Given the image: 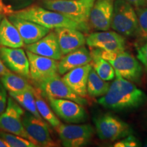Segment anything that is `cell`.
<instances>
[{"instance_id":"obj_1","label":"cell","mask_w":147,"mask_h":147,"mask_svg":"<svg viewBox=\"0 0 147 147\" xmlns=\"http://www.w3.org/2000/svg\"><path fill=\"white\" fill-rule=\"evenodd\" d=\"M110 84L107 93L97 100L106 109L113 111H129L140 108L147 102V95L134 82L121 77Z\"/></svg>"},{"instance_id":"obj_2","label":"cell","mask_w":147,"mask_h":147,"mask_svg":"<svg viewBox=\"0 0 147 147\" xmlns=\"http://www.w3.org/2000/svg\"><path fill=\"white\" fill-rule=\"evenodd\" d=\"M11 14L17 17L33 21L50 29L67 27L84 33H87L89 30L88 24L80 23L63 14L48 10L39 5H31Z\"/></svg>"},{"instance_id":"obj_3","label":"cell","mask_w":147,"mask_h":147,"mask_svg":"<svg viewBox=\"0 0 147 147\" xmlns=\"http://www.w3.org/2000/svg\"><path fill=\"white\" fill-rule=\"evenodd\" d=\"M97 49L101 57L113 66L116 76L123 78L134 83L140 81L143 73L142 66L133 55L125 51L110 53Z\"/></svg>"},{"instance_id":"obj_4","label":"cell","mask_w":147,"mask_h":147,"mask_svg":"<svg viewBox=\"0 0 147 147\" xmlns=\"http://www.w3.org/2000/svg\"><path fill=\"white\" fill-rule=\"evenodd\" d=\"M95 0H42L48 10L55 11L80 23H89L90 12Z\"/></svg>"},{"instance_id":"obj_5","label":"cell","mask_w":147,"mask_h":147,"mask_svg":"<svg viewBox=\"0 0 147 147\" xmlns=\"http://www.w3.org/2000/svg\"><path fill=\"white\" fill-rule=\"evenodd\" d=\"M111 28L125 37L137 36L138 22L136 11L125 0H115Z\"/></svg>"},{"instance_id":"obj_6","label":"cell","mask_w":147,"mask_h":147,"mask_svg":"<svg viewBox=\"0 0 147 147\" xmlns=\"http://www.w3.org/2000/svg\"><path fill=\"white\" fill-rule=\"evenodd\" d=\"M95 131L102 140L117 141L133 134L129 125L111 113H105L94 118Z\"/></svg>"},{"instance_id":"obj_7","label":"cell","mask_w":147,"mask_h":147,"mask_svg":"<svg viewBox=\"0 0 147 147\" xmlns=\"http://www.w3.org/2000/svg\"><path fill=\"white\" fill-rule=\"evenodd\" d=\"M56 130L62 145L65 147L87 146L95 131L90 124H61Z\"/></svg>"},{"instance_id":"obj_8","label":"cell","mask_w":147,"mask_h":147,"mask_svg":"<svg viewBox=\"0 0 147 147\" xmlns=\"http://www.w3.org/2000/svg\"><path fill=\"white\" fill-rule=\"evenodd\" d=\"M37 84L41 94L47 99H66L74 101L82 106L88 104L87 99L75 93L65 83L58 74L37 83Z\"/></svg>"},{"instance_id":"obj_9","label":"cell","mask_w":147,"mask_h":147,"mask_svg":"<svg viewBox=\"0 0 147 147\" xmlns=\"http://www.w3.org/2000/svg\"><path fill=\"white\" fill-rule=\"evenodd\" d=\"M24 113L23 108L14 98L11 96L8 97L6 108L0 115V129L32 140L23 124Z\"/></svg>"},{"instance_id":"obj_10","label":"cell","mask_w":147,"mask_h":147,"mask_svg":"<svg viewBox=\"0 0 147 147\" xmlns=\"http://www.w3.org/2000/svg\"><path fill=\"white\" fill-rule=\"evenodd\" d=\"M48 100L55 115L65 122L78 124L87 120L88 116L83 106L74 101L57 98Z\"/></svg>"},{"instance_id":"obj_11","label":"cell","mask_w":147,"mask_h":147,"mask_svg":"<svg viewBox=\"0 0 147 147\" xmlns=\"http://www.w3.org/2000/svg\"><path fill=\"white\" fill-rule=\"evenodd\" d=\"M89 47L106 52L117 53L125 51V39L115 31H98L90 34L86 38Z\"/></svg>"},{"instance_id":"obj_12","label":"cell","mask_w":147,"mask_h":147,"mask_svg":"<svg viewBox=\"0 0 147 147\" xmlns=\"http://www.w3.org/2000/svg\"><path fill=\"white\" fill-rule=\"evenodd\" d=\"M23 124L32 140L38 146H56L51 136L48 124L43 119H38L29 111H26L23 116Z\"/></svg>"},{"instance_id":"obj_13","label":"cell","mask_w":147,"mask_h":147,"mask_svg":"<svg viewBox=\"0 0 147 147\" xmlns=\"http://www.w3.org/2000/svg\"><path fill=\"white\" fill-rule=\"evenodd\" d=\"M29 63L30 78L36 83L58 74V61L27 51Z\"/></svg>"},{"instance_id":"obj_14","label":"cell","mask_w":147,"mask_h":147,"mask_svg":"<svg viewBox=\"0 0 147 147\" xmlns=\"http://www.w3.org/2000/svg\"><path fill=\"white\" fill-rule=\"evenodd\" d=\"M0 56L9 69L24 78H30L29 59L23 49L1 47Z\"/></svg>"},{"instance_id":"obj_15","label":"cell","mask_w":147,"mask_h":147,"mask_svg":"<svg viewBox=\"0 0 147 147\" xmlns=\"http://www.w3.org/2000/svg\"><path fill=\"white\" fill-rule=\"evenodd\" d=\"M115 0H95L90 12L89 24L97 31H108L111 27Z\"/></svg>"},{"instance_id":"obj_16","label":"cell","mask_w":147,"mask_h":147,"mask_svg":"<svg viewBox=\"0 0 147 147\" xmlns=\"http://www.w3.org/2000/svg\"><path fill=\"white\" fill-rule=\"evenodd\" d=\"M8 19L17 29L26 45L38 41L51 32L50 29L33 21L17 17L12 14L9 15Z\"/></svg>"},{"instance_id":"obj_17","label":"cell","mask_w":147,"mask_h":147,"mask_svg":"<svg viewBox=\"0 0 147 147\" xmlns=\"http://www.w3.org/2000/svg\"><path fill=\"white\" fill-rule=\"evenodd\" d=\"M26 50L34 54L57 61L63 57L55 31L50 32L38 41L27 45Z\"/></svg>"},{"instance_id":"obj_18","label":"cell","mask_w":147,"mask_h":147,"mask_svg":"<svg viewBox=\"0 0 147 147\" xmlns=\"http://www.w3.org/2000/svg\"><path fill=\"white\" fill-rule=\"evenodd\" d=\"M91 69V63L76 67L65 73L62 79L75 93L85 97L87 95L88 77Z\"/></svg>"},{"instance_id":"obj_19","label":"cell","mask_w":147,"mask_h":147,"mask_svg":"<svg viewBox=\"0 0 147 147\" xmlns=\"http://www.w3.org/2000/svg\"><path fill=\"white\" fill-rule=\"evenodd\" d=\"M55 32L63 55L76 50L86 44V38L83 33L77 29L60 27L55 29Z\"/></svg>"},{"instance_id":"obj_20","label":"cell","mask_w":147,"mask_h":147,"mask_svg":"<svg viewBox=\"0 0 147 147\" xmlns=\"http://www.w3.org/2000/svg\"><path fill=\"white\" fill-rule=\"evenodd\" d=\"M91 53L84 46L63 55L58 63V73L64 75L71 69L91 63Z\"/></svg>"},{"instance_id":"obj_21","label":"cell","mask_w":147,"mask_h":147,"mask_svg":"<svg viewBox=\"0 0 147 147\" xmlns=\"http://www.w3.org/2000/svg\"><path fill=\"white\" fill-rule=\"evenodd\" d=\"M24 43L16 27L8 18L3 17L0 23V46L9 48H21Z\"/></svg>"},{"instance_id":"obj_22","label":"cell","mask_w":147,"mask_h":147,"mask_svg":"<svg viewBox=\"0 0 147 147\" xmlns=\"http://www.w3.org/2000/svg\"><path fill=\"white\" fill-rule=\"evenodd\" d=\"M91 65L99 76L106 81L113 80L116 77L115 71L107 60L101 57L97 49H94L91 52Z\"/></svg>"},{"instance_id":"obj_23","label":"cell","mask_w":147,"mask_h":147,"mask_svg":"<svg viewBox=\"0 0 147 147\" xmlns=\"http://www.w3.org/2000/svg\"><path fill=\"white\" fill-rule=\"evenodd\" d=\"M110 84L101 78L92 67L88 77L87 94L94 98L101 97L107 93Z\"/></svg>"},{"instance_id":"obj_24","label":"cell","mask_w":147,"mask_h":147,"mask_svg":"<svg viewBox=\"0 0 147 147\" xmlns=\"http://www.w3.org/2000/svg\"><path fill=\"white\" fill-rule=\"evenodd\" d=\"M34 92L35 91L26 90L20 92H9V94L19 104L20 106L26 109L27 111L33 114L38 119H43L37 108Z\"/></svg>"},{"instance_id":"obj_25","label":"cell","mask_w":147,"mask_h":147,"mask_svg":"<svg viewBox=\"0 0 147 147\" xmlns=\"http://www.w3.org/2000/svg\"><path fill=\"white\" fill-rule=\"evenodd\" d=\"M0 80L1 83L4 86L7 91L9 92H20L26 91V90H31L35 91L36 89L29 83L27 80L24 78V77L18 76L12 74V72L0 76Z\"/></svg>"},{"instance_id":"obj_26","label":"cell","mask_w":147,"mask_h":147,"mask_svg":"<svg viewBox=\"0 0 147 147\" xmlns=\"http://www.w3.org/2000/svg\"><path fill=\"white\" fill-rule=\"evenodd\" d=\"M34 95L35 98H36L37 108H38L40 116L42 117V119L47 121V123H49L55 129L57 128L61 123L53 112V110L51 109L47 103L43 100L39 90H35Z\"/></svg>"},{"instance_id":"obj_27","label":"cell","mask_w":147,"mask_h":147,"mask_svg":"<svg viewBox=\"0 0 147 147\" xmlns=\"http://www.w3.org/2000/svg\"><path fill=\"white\" fill-rule=\"evenodd\" d=\"M0 138L3 139L10 147H36L38 144L30 140L19 136L13 134L7 133V131H0Z\"/></svg>"},{"instance_id":"obj_28","label":"cell","mask_w":147,"mask_h":147,"mask_svg":"<svg viewBox=\"0 0 147 147\" xmlns=\"http://www.w3.org/2000/svg\"><path fill=\"white\" fill-rule=\"evenodd\" d=\"M136 14L138 22V34L141 38L147 39V6L137 8Z\"/></svg>"},{"instance_id":"obj_29","label":"cell","mask_w":147,"mask_h":147,"mask_svg":"<svg viewBox=\"0 0 147 147\" xmlns=\"http://www.w3.org/2000/svg\"><path fill=\"white\" fill-rule=\"evenodd\" d=\"M142 146V144L140 141L133 134H130L123 138L119 140L114 144L115 147H139Z\"/></svg>"},{"instance_id":"obj_30","label":"cell","mask_w":147,"mask_h":147,"mask_svg":"<svg viewBox=\"0 0 147 147\" xmlns=\"http://www.w3.org/2000/svg\"><path fill=\"white\" fill-rule=\"evenodd\" d=\"M137 58L147 69V42L138 49Z\"/></svg>"},{"instance_id":"obj_31","label":"cell","mask_w":147,"mask_h":147,"mask_svg":"<svg viewBox=\"0 0 147 147\" xmlns=\"http://www.w3.org/2000/svg\"><path fill=\"white\" fill-rule=\"evenodd\" d=\"M7 90L0 80V115L4 111L7 106Z\"/></svg>"},{"instance_id":"obj_32","label":"cell","mask_w":147,"mask_h":147,"mask_svg":"<svg viewBox=\"0 0 147 147\" xmlns=\"http://www.w3.org/2000/svg\"><path fill=\"white\" fill-rule=\"evenodd\" d=\"M125 1L136 8L146 5L145 0H125Z\"/></svg>"},{"instance_id":"obj_33","label":"cell","mask_w":147,"mask_h":147,"mask_svg":"<svg viewBox=\"0 0 147 147\" xmlns=\"http://www.w3.org/2000/svg\"><path fill=\"white\" fill-rule=\"evenodd\" d=\"M11 71L8 67L5 66V65L3 63L2 59L0 57V76H4V75L8 74L10 73Z\"/></svg>"},{"instance_id":"obj_34","label":"cell","mask_w":147,"mask_h":147,"mask_svg":"<svg viewBox=\"0 0 147 147\" xmlns=\"http://www.w3.org/2000/svg\"><path fill=\"white\" fill-rule=\"evenodd\" d=\"M0 147H10L9 145L7 144L6 142H5L3 139L0 138Z\"/></svg>"},{"instance_id":"obj_35","label":"cell","mask_w":147,"mask_h":147,"mask_svg":"<svg viewBox=\"0 0 147 147\" xmlns=\"http://www.w3.org/2000/svg\"><path fill=\"white\" fill-rule=\"evenodd\" d=\"M2 18H3V15H2V14H1V11H0V23H1V20H2Z\"/></svg>"},{"instance_id":"obj_36","label":"cell","mask_w":147,"mask_h":147,"mask_svg":"<svg viewBox=\"0 0 147 147\" xmlns=\"http://www.w3.org/2000/svg\"><path fill=\"white\" fill-rule=\"evenodd\" d=\"M143 146L147 147V138L146 139V140H145V142L144 143V145H143Z\"/></svg>"},{"instance_id":"obj_37","label":"cell","mask_w":147,"mask_h":147,"mask_svg":"<svg viewBox=\"0 0 147 147\" xmlns=\"http://www.w3.org/2000/svg\"><path fill=\"white\" fill-rule=\"evenodd\" d=\"M1 10V5H0V11Z\"/></svg>"},{"instance_id":"obj_38","label":"cell","mask_w":147,"mask_h":147,"mask_svg":"<svg viewBox=\"0 0 147 147\" xmlns=\"http://www.w3.org/2000/svg\"><path fill=\"white\" fill-rule=\"evenodd\" d=\"M145 1H146V3L147 4V0H145Z\"/></svg>"}]
</instances>
